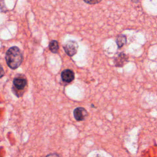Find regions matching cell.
I'll return each instance as SVG.
<instances>
[{"label":"cell","instance_id":"1","mask_svg":"<svg viewBox=\"0 0 157 157\" xmlns=\"http://www.w3.org/2000/svg\"><path fill=\"white\" fill-rule=\"evenodd\" d=\"M23 60V55L17 47H10L6 52V61L7 64L12 69H15L20 66Z\"/></svg>","mask_w":157,"mask_h":157},{"label":"cell","instance_id":"2","mask_svg":"<svg viewBox=\"0 0 157 157\" xmlns=\"http://www.w3.org/2000/svg\"><path fill=\"white\" fill-rule=\"evenodd\" d=\"M78 47V46L77 43L74 40L67 41L64 45L65 52L71 56L74 55L77 53Z\"/></svg>","mask_w":157,"mask_h":157},{"label":"cell","instance_id":"3","mask_svg":"<svg viewBox=\"0 0 157 157\" xmlns=\"http://www.w3.org/2000/svg\"><path fill=\"white\" fill-rule=\"evenodd\" d=\"M14 87L18 90H23L27 84L26 79L22 75H19L14 78L13 80Z\"/></svg>","mask_w":157,"mask_h":157},{"label":"cell","instance_id":"4","mask_svg":"<svg viewBox=\"0 0 157 157\" xmlns=\"http://www.w3.org/2000/svg\"><path fill=\"white\" fill-rule=\"evenodd\" d=\"M87 115V111L83 107H77L74 110V118L77 121L83 120Z\"/></svg>","mask_w":157,"mask_h":157},{"label":"cell","instance_id":"5","mask_svg":"<svg viewBox=\"0 0 157 157\" xmlns=\"http://www.w3.org/2000/svg\"><path fill=\"white\" fill-rule=\"evenodd\" d=\"M62 80L67 83L71 82L74 79V74L70 69L64 70L61 74Z\"/></svg>","mask_w":157,"mask_h":157},{"label":"cell","instance_id":"6","mask_svg":"<svg viewBox=\"0 0 157 157\" xmlns=\"http://www.w3.org/2000/svg\"><path fill=\"white\" fill-rule=\"evenodd\" d=\"M128 56L125 55L124 53H120L119 55H118L114 61L115 64L117 67H121L123 66L128 61Z\"/></svg>","mask_w":157,"mask_h":157},{"label":"cell","instance_id":"7","mask_svg":"<svg viewBox=\"0 0 157 157\" xmlns=\"http://www.w3.org/2000/svg\"><path fill=\"white\" fill-rule=\"evenodd\" d=\"M116 42L119 48H121L123 47L126 42V37L124 35L120 34L119 35L116 39Z\"/></svg>","mask_w":157,"mask_h":157},{"label":"cell","instance_id":"8","mask_svg":"<svg viewBox=\"0 0 157 157\" xmlns=\"http://www.w3.org/2000/svg\"><path fill=\"white\" fill-rule=\"evenodd\" d=\"M49 48L52 52H53L54 53H57L58 48H59V45H58V42L55 40H53L50 41V42L49 44Z\"/></svg>","mask_w":157,"mask_h":157},{"label":"cell","instance_id":"9","mask_svg":"<svg viewBox=\"0 0 157 157\" xmlns=\"http://www.w3.org/2000/svg\"><path fill=\"white\" fill-rule=\"evenodd\" d=\"M85 2L89 4H96L100 2V1H85Z\"/></svg>","mask_w":157,"mask_h":157},{"label":"cell","instance_id":"10","mask_svg":"<svg viewBox=\"0 0 157 157\" xmlns=\"http://www.w3.org/2000/svg\"><path fill=\"white\" fill-rule=\"evenodd\" d=\"M4 69L2 67V66L0 65V78H1L4 75Z\"/></svg>","mask_w":157,"mask_h":157},{"label":"cell","instance_id":"11","mask_svg":"<svg viewBox=\"0 0 157 157\" xmlns=\"http://www.w3.org/2000/svg\"><path fill=\"white\" fill-rule=\"evenodd\" d=\"M47 157H60L58 154H50Z\"/></svg>","mask_w":157,"mask_h":157}]
</instances>
